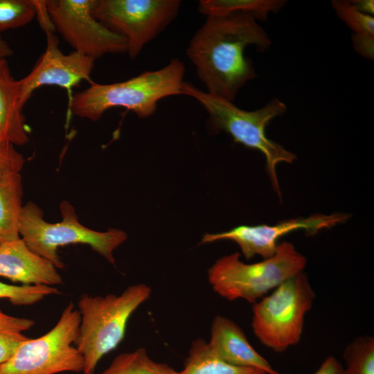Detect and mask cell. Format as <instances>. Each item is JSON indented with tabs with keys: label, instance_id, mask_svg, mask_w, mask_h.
Segmentation results:
<instances>
[{
	"label": "cell",
	"instance_id": "obj_1",
	"mask_svg": "<svg viewBox=\"0 0 374 374\" xmlns=\"http://www.w3.org/2000/svg\"><path fill=\"white\" fill-rule=\"evenodd\" d=\"M271 42L255 17L235 12L208 15L190 39L186 55L208 93L231 102L257 74L244 49L254 45L265 52Z\"/></svg>",
	"mask_w": 374,
	"mask_h": 374
},
{
	"label": "cell",
	"instance_id": "obj_12",
	"mask_svg": "<svg viewBox=\"0 0 374 374\" xmlns=\"http://www.w3.org/2000/svg\"><path fill=\"white\" fill-rule=\"evenodd\" d=\"M46 38V46L31 71L19 80L20 101L24 107L33 93L43 86H57L71 90L82 81L91 80L94 60L73 51L64 54L53 28H42Z\"/></svg>",
	"mask_w": 374,
	"mask_h": 374
},
{
	"label": "cell",
	"instance_id": "obj_15",
	"mask_svg": "<svg viewBox=\"0 0 374 374\" xmlns=\"http://www.w3.org/2000/svg\"><path fill=\"white\" fill-rule=\"evenodd\" d=\"M22 109L19 80L12 77L7 59H0V139L14 145L29 141Z\"/></svg>",
	"mask_w": 374,
	"mask_h": 374
},
{
	"label": "cell",
	"instance_id": "obj_16",
	"mask_svg": "<svg viewBox=\"0 0 374 374\" xmlns=\"http://www.w3.org/2000/svg\"><path fill=\"white\" fill-rule=\"evenodd\" d=\"M22 196L20 172H10L0 177V244L20 238Z\"/></svg>",
	"mask_w": 374,
	"mask_h": 374
},
{
	"label": "cell",
	"instance_id": "obj_25",
	"mask_svg": "<svg viewBox=\"0 0 374 374\" xmlns=\"http://www.w3.org/2000/svg\"><path fill=\"white\" fill-rule=\"evenodd\" d=\"M25 160L10 142L0 139V177L10 172H20Z\"/></svg>",
	"mask_w": 374,
	"mask_h": 374
},
{
	"label": "cell",
	"instance_id": "obj_17",
	"mask_svg": "<svg viewBox=\"0 0 374 374\" xmlns=\"http://www.w3.org/2000/svg\"><path fill=\"white\" fill-rule=\"evenodd\" d=\"M179 374L268 373L259 368L229 364L215 355L206 341L202 338H197L192 342L184 368Z\"/></svg>",
	"mask_w": 374,
	"mask_h": 374
},
{
	"label": "cell",
	"instance_id": "obj_8",
	"mask_svg": "<svg viewBox=\"0 0 374 374\" xmlns=\"http://www.w3.org/2000/svg\"><path fill=\"white\" fill-rule=\"evenodd\" d=\"M80 323L79 311L70 302L51 330L38 338H28L0 365V374L83 372V357L73 346Z\"/></svg>",
	"mask_w": 374,
	"mask_h": 374
},
{
	"label": "cell",
	"instance_id": "obj_2",
	"mask_svg": "<svg viewBox=\"0 0 374 374\" xmlns=\"http://www.w3.org/2000/svg\"><path fill=\"white\" fill-rule=\"evenodd\" d=\"M185 66L174 58L164 67L148 71L129 80L112 84L90 82L87 89L75 93L69 103L72 113L92 121H98L108 109L121 107L139 118L152 115L159 100L182 95Z\"/></svg>",
	"mask_w": 374,
	"mask_h": 374
},
{
	"label": "cell",
	"instance_id": "obj_26",
	"mask_svg": "<svg viewBox=\"0 0 374 374\" xmlns=\"http://www.w3.org/2000/svg\"><path fill=\"white\" fill-rule=\"evenodd\" d=\"M353 46L355 51L362 56L373 60L374 58V37L352 36Z\"/></svg>",
	"mask_w": 374,
	"mask_h": 374
},
{
	"label": "cell",
	"instance_id": "obj_10",
	"mask_svg": "<svg viewBox=\"0 0 374 374\" xmlns=\"http://www.w3.org/2000/svg\"><path fill=\"white\" fill-rule=\"evenodd\" d=\"M97 0H48L45 6L55 30L74 51L93 60L107 54L125 53V39L92 15Z\"/></svg>",
	"mask_w": 374,
	"mask_h": 374
},
{
	"label": "cell",
	"instance_id": "obj_6",
	"mask_svg": "<svg viewBox=\"0 0 374 374\" xmlns=\"http://www.w3.org/2000/svg\"><path fill=\"white\" fill-rule=\"evenodd\" d=\"M60 208L62 220L50 223L44 220L42 208L35 203L28 202L23 206L19 233L28 247L57 269L64 267L57 253L58 247L71 244H87L114 265L113 252L127 240V233L116 229L97 231L84 226L67 201L62 202Z\"/></svg>",
	"mask_w": 374,
	"mask_h": 374
},
{
	"label": "cell",
	"instance_id": "obj_28",
	"mask_svg": "<svg viewBox=\"0 0 374 374\" xmlns=\"http://www.w3.org/2000/svg\"><path fill=\"white\" fill-rule=\"evenodd\" d=\"M352 5L359 12L373 16L374 14L373 0H353L350 1Z\"/></svg>",
	"mask_w": 374,
	"mask_h": 374
},
{
	"label": "cell",
	"instance_id": "obj_22",
	"mask_svg": "<svg viewBox=\"0 0 374 374\" xmlns=\"http://www.w3.org/2000/svg\"><path fill=\"white\" fill-rule=\"evenodd\" d=\"M36 14L34 1L0 0V33L27 25Z\"/></svg>",
	"mask_w": 374,
	"mask_h": 374
},
{
	"label": "cell",
	"instance_id": "obj_21",
	"mask_svg": "<svg viewBox=\"0 0 374 374\" xmlns=\"http://www.w3.org/2000/svg\"><path fill=\"white\" fill-rule=\"evenodd\" d=\"M346 374H374V338L359 336L345 348Z\"/></svg>",
	"mask_w": 374,
	"mask_h": 374
},
{
	"label": "cell",
	"instance_id": "obj_18",
	"mask_svg": "<svg viewBox=\"0 0 374 374\" xmlns=\"http://www.w3.org/2000/svg\"><path fill=\"white\" fill-rule=\"evenodd\" d=\"M284 0H202L198 10L203 15H222L235 12L252 15L256 20L265 21L270 12H278Z\"/></svg>",
	"mask_w": 374,
	"mask_h": 374
},
{
	"label": "cell",
	"instance_id": "obj_7",
	"mask_svg": "<svg viewBox=\"0 0 374 374\" xmlns=\"http://www.w3.org/2000/svg\"><path fill=\"white\" fill-rule=\"evenodd\" d=\"M316 294L303 271L253 303L251 328L265 346L282 353L299 343Z\"/></svg>",
	"mask_w": 374,
	"mask_h": 374
},
{
	"label": "cell",
	"instance_id": "obj_11",
	"mask_svg": "<svg viewBox=\"0 0 374 374\" xmlns=\"http://www.w3.org/2000/svg\"><path fill=\"white\" fill-rule=\"evenodd\" d=\"M348 218L349 215L343 213L313 214L307 217L280 221L274 225H240L227 231L205 233L200 244L231 240L240 247L246 259H251L255 256L266 259L275 253L278 240L290 233L301 229L312 235L322 229L344 223Z\"/></svg>",
	"mask_w": 374,
	"mask_h": 374
},
{
	"label": "cell",
	"instance_id": "obj_19",
	"mask_svg": "<svg viewBox=\"0 0 374 374\" xmlns=\"http://www.w3.org/2000/svg\"><path fill=\"white\" fill-rule=\"evenodd\" d=\"M98 374H179V372L167 364L154 361L146 349L139 348L117 355L108 368Z\"/></svg>",
	"mask_w": 374,
	"mask_h": 374
},
{
	"label": "cell",
	"instance_id": "obj_9",
	"mask_svg": "<svg viewBox=\"0 0 374 374\" xmlns=\"http://www.w3.org/2000/svg\"><path fill=\"white\" fill-rule=\"evenodd\" d=\"M181 5L179 0H97L92 15L125 39L134 59L176 18Z\"/></svg>",
	"mask_w": 374,
	"mask_h": 374
},
{
	"label": "cell",
	"instance_id": "obj_14",
	"mask_svg": "<svg viewBox=\"0 0 374 374\" xmlns=\"http://www.w3.org/2000/svg\"><path fill=\"white\" fill-rule=\"evenodd\" d=\"M207 343L217 357L229 364L259 368L268 374L277 373L251 345L241 328L226 317H214Z\"/></svg>",
	"mask_w": 374,
	"mask_h": 374
},
{
	"label": "cell",
	"instance_id": "obj_3",
	"mask_svg": "<svg viewBox=\"0 0 374 374\" xmlns=\"http://www.w3.org/2000/svg\"><path fill=\"white\" fill-rule=\"evenodd\" d=\"M182 95L195 98L207 112L209 127L213 132H224L235 143L264 154L272 187L280 197L276 166L281 162L292 163L296 156L269 139L266 135V127L274 118L287 111L286 105L274 98L260 109L247 111L238 107L233 102L212 96L186 82Z\"/></svg>",
	"mask_w": 374,
	"mask_h": 374
},
{
	"label": "cell",
	"instance_id": "obj_5",
	"mask_svg": "<svg viewBox=\"0 0 374 374\" xmlns=\"http://www.w3.org/2000/svg\"><path fill=\"white\" fill-rule=\"evenodd\" d=\"M238 252L217 259L208 270L213 290L228 301L244 299L254 303L285 280L303 271L306 258L293 244H278L270 258L251 264L243 262Z\"/></svg>",
	"mask_w": 374,
	"mask_h": 374
},
{
	"label": "cell",
	"instance_id": "obj_23",
	"mask_svg": "<svg viewBox=\"0 0 374 374\" xmlns=\"http://www.w3.org/2000/svg\"><path fill=\"white\" fill-rule=\"evenodd\" d=\"M332 6L337 17L353 32V35L374 37V17L356 9L350 1L333 0Z\"/></svg>",
	"mask_w": 374,
	"mask_h": 374
},
{
	"label": "cell",
	"instance_id": "obj_13",
	"mask_svg": "<svg viewBox=\"0 0 374 374\" xmlns=\"http://www.w3.org/2000/svg\"><path fill=\"white\" fill-rule=\"evenodd\" d=\"M0 276L26 285L62 283L55 265L32 251L21 238L0 244Z\"/></svg>",
	"mask_w": 374,
	"mask_h": 374
},
{
	"label": "cell",
	"instance_id": "obj_27",
	"mask_svg": "<svg viewBox=\"0 0 374 374\" xmlns=\"http://www.w3.org/2000/svg\"><path fill=\"white\" fill-rule=\"evenodd\" d=\"M276 374H287L280 373ZM314 374H346L342 364L333 356H328Z\"/></svg>",
	"mask_w": 374,
	"mask_h": 374
},
{
	"label": "cell",
	"instance_id": "obj_20",
	"mask_svg": "<svg viewBox=\"0 0 374 374\" xmlns=\"http://www.w3.org/2000/svg\"><path fill=\"white\" fill-rule=\"evenodd\" d=\"M34 324L32 319L12 317L0 311V365L8 360L29 338L22 332L29 330Z\"/></svg>",
	"mask_w": 374,
	"mask_h": 374
},
{
	"label": "cell",
	"instance_id": "obj_29",
	"mask_svg": "<svg viewBox=\"0 0 374 374\" xmlns=\"http://www.w3.org/2000/svg\"><path fill=\"white\" fill-rule=\"evenodd\" d=\"M12 54L13 51L8 42L0 38V59H7Z\"/></svg>",
	"mask_w": 374,
	"mask_h": 374
},
{
	"label": "cell",
	"instance_id": "obj_24",
	"mask_svg": "<svg viewBox=\"0 0 374 374\" xmlns=\"http://www.w3.org/2000/svg\"><path fill=\"white\" fill-rule=\"evenodd\" d=\"M60 291L48 285H12L0 282V299H7L13 305H28L39 302L47 296L58 294Z\"/></svg>",
	"mask_w": 374,
	"mask_h": 374
},
{
	"label": "cell",
	"instance_id": "obj_4",
	"mask_svg": "<svg viewBox=\"0 0 374 374\" xmlns=\"http://www.w3.org/2000/svg\"><path fill=\"white\" fill-rule=\"evenodd\" d=\"M151 294L150 286L139 283L127 287L120 295L80 296V323L74 344L83 357L84 374L94 373L101 358L120 344L129 319Z\"/></svg>",
	"mask_w": 374,
	"mask_h": 374
}]
</instances>
